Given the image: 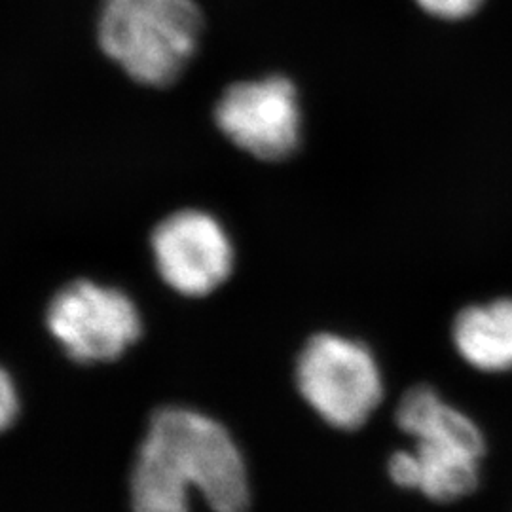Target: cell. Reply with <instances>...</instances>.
<instances>
[{
    "mask_svg": "<svg viewBox=\"0 0 512 512\" xmlns=\"http://www.w3.org/2000/svg\"><path fill=\"white\" fill-rule=\"evenodd\" d=\"M192 492L213 512H247V465L220 421L188 406H164L152 414L133 463L131 512H190Z\"/></svg>",
    "mask_w": 512,
    "mask_h": 512,
    "instance_id": "1",
    "label": "cell"
},
{
    "mask_svg": "<svg viewBox=\"0 0 512 512\" xmlns=\"http://www.w3.org/2000/svg\"><path fill=\"white\" fill-rule=\"evenodd\" d=\"M203 16L194 0H101L97 40L131 80L167 88L198 52Z\"/></svg>",
    "mask_w": 512,
    "mask_h": 512,
    "instance_id": "2",
    "label": "cell"
},
{
    "mask_svg": "<svg viewBox=\"0 0 512 512\" xmlns=\"http://www.w3.org/2000/svg\"><path fill=\"white\" fill-rule=\"evenodd\" d=\"M296 387L311 410L336 429L363 427L384 397V378L365 344L321 332L296 361Z\"/></svg>",
    "mask_w": 512,
    "mask_h": 512,
    "instance_id": "3",
    "label": "cell"
},
{
    "mask_svg": "<svg viewBox=\"0 0 512 512\" xmlns=\"http://www.w3.org/2000/svg\"><path fill=\"white\" fill-rule=\"evenodd\" d=\"M46 327L80 365L120 359L143 334V317L128 293L90 279H76L54 294Z\"/></svg>",
    "mask_w": 512,
    "mask_h": 512,
    "instance_id": "4",
    "label": "cell"
},
{
    "mask_svg": "<svg viewBox=\"0 0 512 512\" xmlns=\"http://www.w3.org/2000/svg\"><path fill=\"white\" fill-rule=\"evenodd\" d=\"M215 124L230 143L258 160H285L300 145L298 92L281 74L236 82L220 95Z\"/></svg>",
    "mask_w": 512,
    "mask_h": 512,
    "instance_id": "5",
    "label": "cell"
},
{
    "mask_svg": "<svg viewBox=\"0 0 512 512\" xmlns=\"http://www.w3.org/2000/svg\"><path fill=\"white\" fill-rule=\"evenodd\" d=\"M150 249L165 285L188 298L215 293L234 272L232 239L220 220L202 209H181L160 220Z\"/></svg>",
    "mask_w": 512,
    "mask_h": 512,
    "instance_id": "6",
    "label": "cell"
},
{
    "mask_svg": "<svg viewBox=\"0 0 512 512\" xmlns=\"http://www.w3.org/2000/svg\"><path fill=\"white\" fill-rule=\"evenodd\" d=\"M397 423L416 444L450 446L484 456L486 442L475 421L446 403L429 385L412 387L399 403Z\"/></svg>",
    "mask_w": 512,
    "mask_h": 512,
    "instance_id": "7",
    "label": "cell"
},
{
    "mask_svg": "<svg viewBox=\"0 0 512 512\" xmlns=\"http://www.w3.org/2000/svg\"><path fill=\"white\" fill-rule=\"evenodd\" d=\"M452 340L459 355L476 370H512L511 298L465 308L454 321Z\"/></svg>",
    "mask_w": 512,
    "mask_h": 512,
    "instance_id": "8",
    "label": "cell"
},
{
    "mask_svg": "<svg viewBox=\"0 0 512 512\" xmlns=\"http://www.w3.org/2000/svg\"><path fill=\"white\" fill-rule=\"evenodd\" d=\"M416 2L429 16L448 19V21L471 18L484 4V0H416Z\"/></svg>",
    "mask_w": 512,
    "mask_h": 512,
    "instance_id": "9",
    "label": "cell"
},
{
    "mask_svg": "<svg viewBox=\"0 0 512 512\" xmlns=\"http://www.w3.org/2000/svg\"><path fill=\"white\" fill-rule=\"evenodd\" d=\"M19 391L18 385L10 372L0 366V433L8 431L19 416Z\"/></svg>",
    "mask_w": 512,
    "mask_h": 512,
    "instance_id": "10",
    "label": "cell"
}]
</instances>
